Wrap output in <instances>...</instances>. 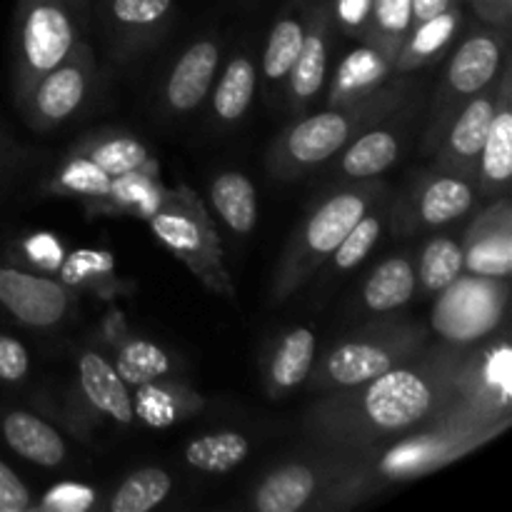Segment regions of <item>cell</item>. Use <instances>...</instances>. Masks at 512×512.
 Masks as SVG:
<instances>
[{
  "instance_id": "obj_37",
  "label": "cell",
  "mask_w": 512,
  "mask_h": 512,
  "mask_svg": "<svg viewBox=\"0 0 512 512\" xmlns=\"http://www.w3.org/2000/svg\"><path fill=\"white\" fill-rule=\"evenodd\" d=\"M133 410L135 415H140L148 425L165 428V425L173 423L180 413L178 395L170 393L165 385H160V380H155V383L140 385Z\"/></svg>"
},
{
  "instance_id": "obj_3",
  "label": "cell",
  "mask_w": 512,
  "mask_h": 512,
  "mask_svg": "<svg viewBox=\"0 0 512 512\" xmlns=\"http://www.w3.org/2000/svg\"><path fill=\"white\" fill-rule=\"evenodd\" d=\"M80 40L65 0H18L13 25V93L18 105Z\"/></svg>"
},
{
  "instance_id": "obj_22",
  "label": "cell",
  "mask_w": 512,
  "mask_h": 512,
  "mask_svg": "<svg viewBox=\"0 0 512 512\" xmlns=\"http://www.w3.org/2000/svg\"><path fill=\"white\" fill-rule=\"evenodd\" d=\"M315 333L308 328H295L280 340L278 350L273 355V363H270L268 378H270V390L275 395L288 393V390L298 388L305 378L313 370L315 360Z\"/></svg>"
},
{
  "instance_id": "obj_16",
  "label": "cell",
  "mask_w": 512,
  "mask_h": 512,
  "mask_svg": "<svg viewBox=\"0 0 512 512\" xmlns=\"http://www.w3.org/2000/svg\"><path fill=\"white\" fill-rule=\"evenodd\" d=\"M495 105H498V98L488 93H475L473 100H468V105L458 115V120L450 128L448 138H445V163H455L460 168H468V165L478 163L480 150H483L485 138H488L490 123H493Z\"/></svg>"
},
{
  "instance_id": "obj_40",
  "label": "cell",
  "mask_w": 512,
  "mask_h": 512,
  "mask_svg": "<svg viewBox=\"0 0 512 512\" xmlns=\"http://www.w3.org/2000/svg\"><path fill=\"white\" fill-rule=\"evenodd\" d=\"M30 358L28 350L20 340L10 335H0V380L3 383H18L28 375Z\"/></svg>"
},
{
  "instance_id": "obj_26",
  "label": "cell",
  "mask_w": 512,
  "mask_h": 512,
  "mask_svg": "<svg viewBox=\"0 0 512 512\" xmlns=\"http://www.w3.org/2000/svg\"><path fill=\"white\" fill-rule=\"evenodd\" d=\"M255 83H258V73H255L253 60L245 58V55L230 60L213 93L215 115L223 123H235V120L243 118L245 110L253 103Z\"/></svg>"
},
{
  "instance_id": "obj_9",
  "label": "cell",
  "mask_w": 512,
  "mask_h": 512,
  "mask_svg": "<svg viewBox=\"0 0 512 512\" xmlns=\"http://www.w3.org/2000/svg\"><path fill=\"white\" fill-rule=\"evenodd\" d=\"M463 268L480 278L505 280L512 270V228L508 200L480 215L463 248Z\"/></svg>"
},
{
  "instance_id": "obj_19",
  "label": "cell",
  "mask_w": 512,
  "mask_h": 512,
  "mask_svg": "<svg viewBox=\"0 0 512 512\" xmlns=\"http://www.w3.org/2000/svg\"><path fill=\"white\" fill-rule=\"evenodd\" d=\"M390 70H393V65H390L373 45L353 50V53L340 63L338 75H335L333 80V90H330V103L348 105L365 98V95L375 93V88L383 83V78Z\"/></svg>"
},
{
  "instance_id": "obj_1",
  "label": "cell",
  "mask_w": 512,
  "mask_h": 512,
  "mask_svg": "<svg viewBox=\"0 0 512 512\" xmlns=\"http://www.w3.org/2000/svg\"><path fill=\"white\" fill-rule=\"evenodd\" d=\"M358 388L363 390L333 400L328 413H323L333 430L353 425L358 433H403L430 418L448 393V383L438 368L423 370L418 365H395Z\"/></svg>"
},
{
  "instance_id": "obj_29",
  "label": "cell",
  "mask_w": 512,
  "mask_h": 512,
  "mask_svg": "<svg viewBox=\"0 0 512 512\" xmlns=\"http://www.w3.org/2000/svg\"><path fill=\"white\" fill-rule=\"evenodd\" d=\"M473 198V188L465 180L453 175L435 178L420 195V218L428 225H445L463 218L473 208Z\"/></svg>"
},
{
  "instance_id": "obj_30",
  "label": "cell",
  "mask_w": 512,
  "mask_h": 512,
  "mask_svg": "<svg viewBox=\"0 0 512 512\" xmlns=\"http://www.w3.org/2000/svg\"><path fill=\"white\" fill-rule=\"evenodd\" d=\"M173 490V480L160 468H143L128 475L110 500V512H148L158 508Z\"/></svg>"
},
{
  "instance_id": "obj_41",
  "label": "cell",
  "mask_w": 512,
  "mask_h": 512,
  "mask_svg": "<svg viewBox=\"0 0 512 512\" xmlns=\"http://www.w3.org/2000/svg\"><path fill=\"white\" fill-rule=\"evenodd\" d=\"M33 508L23 480L0 460V512H25Z\"/></svg>"
},
{
  "instance_id": "obj_31",
  "label": "cell",
  "mask_w": 512,
  "mask_h": 512,
  "mask_svg": "<svg viewBox=\"0 0 512 512\" xmlns=\"http://www.w3.org/2000/svg\"><path fill=\"white\" fill-rule=\"evenodd\" d=\"M303 38L305 25L295 15H285V18H280L273 25L263 53V73L268 83H280V80L288 78L295 58H298L300 48H303Z\"/></svg>"
},
{
  "instance_id": "obj_24",
  "label": "cell",
  "mask_w": 512,
  "mask_h": 512,
  "mask_svg": "<svg viewBox=\"0 0 512 512\" xmlns=\"http://www.w3.org/2000/svg\"><path fill=\"white\" fill-rule=\"evenodd\" d=\"M78 155L98 165L110 178L143 173V170L150 168V155L145 145L140 140L130 138V135H98V138L83 143Z\"/></svg>"
},
{
  "instance_id": "obj_42",
  "label": "cell",
  "mask_w": 512,
  "mask_h": 512,
  "mask_svg": "<svg viewBox=\"0 0 512 512\" xmlns=\"http://www.w3.org/2000/svg\"><path fill=\"white\" fill-rule=\"evenodd\" d=\"M475 13L493 25H508L512 13V0H470Z\"/></svg>"
},
{
  "instance_id": "obj_28",
  "label": "cell",
  "mask_w": 512,
  "mask_h": 512,
  "mask_svg": "<svg viewBox=\"0 0 512 512\" xmlns=\"http://www.w3.org/2000/svg\"><path fill=\"white\" fill-rule=\"evenodd\" d=\"M398 155V135L380 128L368 130L343 155V170L348 178H375V175L385 173L398 160Z\"/></svg>"
},
{
  "instance_id": "obj_8",
  "label": "cell",
  "mask_w": 512,
  "mask_h": 512,
  "mask_svg": "<svg viewBox=\"0 0 512 512\" xmlns=\"http://www.w3.org/2000/svg\"><path fill=\"white\" fill-rule=\"evenodd\" d=\"M0 305L28 328H53L70 313L73 295L58 280L0 268Z\"/></svg>"
},
{
  "instance_id": "obj_32",
  "label": "cell",
  "mask_w": 512,
  "mask_h": 512,
  "mask_svg": "<svg viewBox=\"0 0 512 512\" xmlns=\"http://www.w3.org/2000/svg\"><path fill=\"white\" fill-rule=\"evenodd\" d=\"M115 370L125 385H140L155 383V380L168 378L170 373V358L163 348L148 340H130L120 348L118 360H115Z\"/></svg>"
},
{
  "instance_id": "obj_5",
  "label": "cell",
  "mask_w": 512,
  "mask_h": 512,
  "mask_svg": "<svg viewBox=\"0 0 512 512\" xmlns=\"http://www.w3.org/2000/svg\"><path fill=\"white\" fill-rule=\"evenodd\" d=\"M378 110V100L365 95L355 103L343 105L340 110H328V113L300 120L280 140L278 150H275V168L295 175L300 170L325 163L348 145V140L365 120L380 118Z\"/></svg>"
},
{
  "instance_id": "obj_17",
  "label": "cell",
  "mask_w": 512,
  "mask_h": 512,
  "mask_svg": "<svg viewBox=\"0 0 512 512\" xmlns=\"http://www.w3.org/2000/svg\"><path fill=\"white\" fill-rule=\"evenodd\" d=\"M328 73V15L320 10L305 30L303 48L290 70V98L298 105L308 103L320 93Z\"/></svg>"
},
{
  "instance_id": "obj_7",
  "label": "cell",
  "mask_w": 512,
  "mask_h": 512,
  "mask_svg": "<svg viewBox=\"0 0 512 512\" xmlns=\"http://www.w3.org/2000/svg\"><path fill=\"white\" fill-rule=\"evenodd\" d=\"M443 298L435 308L433 325L440 335L450 340L480 338L495 328L508 300V288L498 278H458L443 290Z\"/></svg>"
},
{
  "instance_id": "obj_39",
  "label": "cell",
  "mask_w": 512,
  "mask_h": 512,
  "mask_svg": "<svg viewBox=\"0 0 512 512\" xmlns=\"http://www.w3.org/2000/svg\"><path fill=\"white\" fill-rule=\"evenodd\" d=\"M335 18L345 35L368 40L370 18H373V0H338L335 3Z\"/></svg>"
},
{
  "instance_id": "obj_35",
  "label": "cell",
  "mask_w": 512,
  "mask_h": 512,
  "mask_svg": "<svg viewBox=\"0 0 512 512\" xmlns=\"http://www.w3.org/2000/svg\"><path fill=\"white\" fill-rule=\"evenodd\" d=\"M113 180L108 173L93 165L90 160L75 155L73 163L65 165V170L58 178V188L68 195H83V198L105 200L113 190Z\"/></svg>"
},
{
  "instance_id": "obj_33",
  "label": "cell",
  "mask_w": 512,
  "mask_h": 512,
  "mask_svg": "<svg viewBox=\"0 0 512 512\" xmlns=\"http://www.w3.org/2000/svg\"><path fill=\"white\" fill-rule=\"evenodd\" d=\"M463 273V245L453 238H435L420 258V283L428 293H443Z\"/></svg>"
},
{
  "instance_id": "obj_21",
  "label": "cell",
  "mask_w": 512,
  "mask_h": 512,
  "mask_svg": "<svg viewBox=\"0 0 512 512\" xmlns=\"http://www.w3.org/2000/svg\"><path fill=\"white\" fill-rule=\"evenodd\" d=\"M418 288V273L408 258H390L365 280L363 298L373 313H390L408 303Z\"/></svg>"
},
{
  "instance_id": "obj_18",
  "label": "cell",
  "mask_w": 512,
  "mask_h": 512,
  "mask_svg": "<svg viewBox=\"0 0 512 512\" xmlns=\"http://www.w3.org/2000/svg\"><path fill=\"white\" fill-rule=\"evenodd\" d=\"M210 200L233 233L248 235L258 223V193L248 175L225 170L210 183Z\"/></svg>"
},
{
  "instance_id": "obj_4",
  "label": "cell",
  "mask_w": 512,
  "mask_h": 512,
  "mask_svg": "<svg viewBox=\"0 0 512 512\" xmlns=\"http://www.w3.org/2000/svg\"><path fill=\"white\" fill-rule=\"evenodd\" d=\"M370 203H373V190H345V193H338L328 203L320 205L305 220L303 230L290 245L288 258L280 270L278 288H275L278 298H285L290 290L298 288L313 270H318L338 250V245L353 230V225L368 213Z\"/></svg>"
},
{
  "instance_id": "obj_38",
  "label": "cell",
  "mask_w": 512,
  "mask_h": 512,
  "mask_svg": "<svg viewBox=\"0 0 512 512\" xmlns=\"http://www.w3.org/2000/svg\"><path fill=\"white\" fill-rule=\"evenodd\" d=\"M95 505V490L80 483L53 485L40 498L38 508L45 512H85Z\"/></svg>"
},
{
  "instance_id": "obj_14",
  "label": "cell",
  "mask_w": 512,
  "mask_h": 512,
  "mask_svg": "<svg viewBox=\"0 0 512 512\" xmlns=\"http://www.w3.org/2000/svg\"><path fill=\"white\" fill-rule=\"evenodd\" d=\"M3 438L13 453L40 468H58L65 460V443L58 430L25 410H13L5 415Z\"/></svg>"
},
{
  "instance_id": "obj_11",
  "label": "cell",
  "mask_w": 512,
  "mask_h": 512,
  "mask_svg": "<svg viewBox=\"0 0 512 512\" xmlns=\"http://www.w3.org/2000/svg\"><path fill=\"white\" fill-rule=\"evenodd\" d=\"M503 58V40L490 30H478L453 55L448 68V90L458 98H473L483 93L495 75L500 73Z\"/></svg>"
},
{
  "instance_id": "obj_6",
  "label": "cell",
  "mask_w": 512,
  "mask_h": 512,
  "mask_svg": "<svg viewBox=\"0 0 512 512\" xmlns=\"http://www.w3.org/2000/svg\"><path fill=\"white\" fill-rule=\"evenodd\" d=\"M93 68V53H90L83 40H78L68 53V58L58 68L45 73L33 85L28 98L18 105L30 128L48 130L68 120L70 115H75V110L83 105L85 95H88Z\"/></svg>"
},
{
  "instance_id": "obj_34",
  "label": "cell",
  "mask_w": 512,
  "mask_h": 512,
  "mask_svg": "<svg viewBox=\"0 0 512 512\" xmlns=\"http://www.w3.org/2000/svg\"><path fill=\"white\" fill-rule=\"evenodd\" d=\"M173 10V0H110L108 15L120 30L148 33L158 28Z\"/></svg>"
},
{
  "instance_id": "obj_15",
  "label": "cell",
  "mask_w": 512,
  "mask_h": 512,
  "mask_svg": "<svg viewBox=\"0 0 512 512\" xmlns=\"http://www.w3.org/2000/svg\"><path fill=\"white\" fill-rule=\"evenodd\" d=\"M80 385L83 393L100 413L113 418L115 423H133L135 410L133 398L128 393V385L120 378L118 370L98 353H85L80 358Z\"/></svg>"
},
{
  "instance_id": "obj_10",
  "label": "cell",
  "mask_w": 512,
  "mask_h": 512,
  "mask_svg": "<svg viewBox=\"0 0 512 512\" xmlns=\"http://www.w3.org/2000/svg\"><path fill=\"white\" fill-rule=\"evenodd\" d=\"M410 345H390L383 340H350L328 355L323 365V378L338 388H358L378 378L385 370L395 368L408 358Z\"/></svg>"
},
{
  "instance_id": "obj_12",
  "label": "cell",
  "mask_w": 512,
  "mask_h": 512,
  "mask_svg": "<svg viewBox=\"0 0 512 512\" xmlns=\"http://www.w3.org/2000/svg\"><path fill=\"white\" fill-rule=\"evenodd\" d=\"M218 58L220 50L215 40H198L180 55L165 85V100L170 110L190 113L203 103L218 73Z\"/></svg>"
},
{
  "instance_id": "obj_44",
  "label": "cell",
  "mask_w": 512,
  "mask_h": 512,
  "mask_svg": "<svg viewBox=\"0 0 512 512\" xmlns=\"http://www.w3.org/2000/svg\"><path fill=\"white\" fill-rule=\"evenodd\" d=\"M65 3H68L75 23H78V28L83 30L85 23H88V0H65Z\"/></svg>"
},
{
  "instance_id": "obj_36",
  "label": "cell",
  "mask_w": 512,
  "mask_h": 512,
  "mask_svg": "<svg viewBox=\"0 0 512 512\" xmlns=\"http://www.w3.org/2000/svg\"><path fill=\"white\" fill-rule=\"evenodd\" d=\"M380 230H383V225H380V220L375 218V215H363V218L353 225V230L345 235L343 243L338 245V250L333 253L335 268L338 270L358 268V265L368 258L370 250L375 248V243H378Z\"/></svg>"
},
{
  "instance_id": "obj_23",
  "label": "cell",
  "mask_w": 512,
  "mask_h": 512,
  "mask_svg": "<svg viewBox=\"0 0 512 512\" xmlns=\"http://www.w3.org/2000/svg\"><path fill=\"white\" fill-rule=\"evenodd\" d=\"M460 20H463V15L453 5L445 13L435 15V18L425 20V23L413 25L408 30V35H405L398 58H395V68L410 70L415 65H423L430 58H435L455 38V33L460 28Z\"/></svg>"
},
{
  "instance_id": "obj_43",
  "label": "cell",
  "mask_w": 512,
  "mask_h": 512,
  "mask_svg": "<svg viewBox=\"0 0 512 512\" xmlns=\"http://www.w3.org/2000/svg\"><path fill=\"white\" fill-rule=\"evenodd\" d=\"M410 5H413V25H418L435 18V15L445 13L448 8H453L455 0H410Z\"/></svg>"
},
{
  "instance_id": "obj_2",
  "label": "cell",
  "mask_w": 512,
  "mask_h": 512,
  "mask_svg": "<svg viewBox=\"0 0 512 512\" xmlns=\"http://www.w3.org/2000/svg\"><path fill=\"white\" fill-rule=\"evenodd\" d=\"M155 238L170 250L178 260H183L200 278V283L213 293L235 298L233 280L223 263V245L213 218L205 210L203 200L180 185L178 190L160 195V203L148 215Z\"/></svg>"
},
{
  "instance_id": "obj_25",
  "label": "cell",
  "mask_w": 512,
  "mask_h": 512,
  "mask_svg": "<svg viewBox=\"0 0 512 512\" xmlns=\"http://www.w3.org/2000/svg\"><path fill=\"white\" fill-rule=\"evenodd\" d=\"M248 453L250 443L245 435L233 433V430H223V433L195 438L193 443L185 448V460H188V465H193L195 470L223 475L230 473L233 468H238V465L248 458Z\"/></svg>"
},
{
  "instance_id": "obj_27",
  "label": "cell",
  "mask_w": 512,
  "mask_h": 512,
  "mask_svg": "<svg viewBox=\"0 0 512 512\" xmlns=\"http://www.w3.org/2000/svg\"><path fill=\"white\" fill-rule=\"evenodd\" d=\"M413 25V5L410 0H373V18L365 43L373 45L385 60L395 68L403 40Z\"/></svg>"
},
{
  "instance_id": "obj_13",
  "label": "cell",
  "mask_w": 512,
  "mask_h": 512,
  "mask_svg": "<svg viewBox=\"0 0 512 512\" xmlns=\"http://www.w3.org/2000/svg\"><path fill=\"white\" fill-rule=\"evenodd\" d=\"M480 188L485 195H503L512 175V110H510V75L505 70L500 83L498 105L488 138L480 150Z\"/></svg>"
},
{
  "instance_id": "obj_20",
  "label": "cell",
  "mask_w": 512,
  "mask_h": 512,
  "mask_svg": "<svg viewBox=\"0 0 512 512\" xmlns=\"http://www.w3.org/2000/svg\"><path fill=\"white\" fill-rule=\"evenodd\" d=\"M318 478L305 465H285L260 483L255 508L260 512H298L313 500Z\"/></svg>"
}]
</instances>
